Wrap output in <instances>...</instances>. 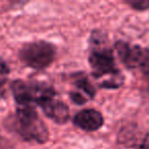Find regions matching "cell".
I'll return each instance as SVG.
<instances>
[{
	"instance_id": "10",
	"label": "cell",
	"mask_w": 149,
	"mask_h": 149,
	"mask_svg": "<svg viewBox=\"0 0 149 149\" xmlns=\"http://www.w3.org/2000/svg\"><path fill=\"white\" fill-rule=\"evenodd\" d=\"M126 3L135 10H147L149 9V0H127Z\"/></svg>"
},
{
	"instance_id": "12",
	"label": "cell",
	"mask_w": 149,
	"mask_h": 149,
	"mask_svg": "<svg viewBox=\"0 0 149 149\" xmlns=\"http://www.w3.org/2000/svg\"><path fill=\"white\" fill-rule=\"evenodd\" d=\"M139 70L142 72V74H144V76L149 78V49L145 50L144 57H143V60H142V62H141Z\"/></svg>"
},
{
	"instance_id": "2",
	"label": "cell",
	"mask_w": 149,
	"mask_h": 149,
	"mask_svg": "<svg viewBox=\"0 0 149 149\" xmlns=\"http://www.w3.org/2000/svg\"><path fill=\"white\" fill-rule=\"evenodd\" d=\"M10 90L17 106L39 105L48 98L56 96L55 90L42 82H26L15 80L10 84Z\"/></svg>"
},
{
	"instance_id": "1",
	"label": "cell",
	"mask_w": 149,
	"mask_h": 149,
	"mask_svg": "<svg viewBox=\"0 0 149 149\" xmlns=\"http://www.w3.org/2000/svg\"><path fill=\"white\" fill-rule=\"evenodd\" d=\"M15 132L27 142L44 144L49 140L48 128L34 106H17L11 120Z\"/></svg>"
},
{
	"instance_id": "4",
	"label": "cell",
	"mask_w": 149,
	"mask_h": 149,
	"mask_svg": "<svg viewBox=\"0 0 149 149\" xmlns=\"http://www.w3.org/2000/svg\"><path fill=\"white\" fill-rule=\"evenodd\" d=\"M89 63L92 68V74L97 79L110 78L120 74L116 68L112 50L109 48H94L89 55Z\"/></svg>"
},
{
	"instance_id": "5",
	"label": "cell",
	"mask_w": 149,
	"mask_h": 149,
	"mask_svg": "<svg viewBox=\"0 0 149 149\" xmlns=\"http://www.w3.org/2000/svg\"><path fill=\"white\" fill-rule=\"evenodd\" d=\"M120 61L128 68H139L143 60L146 48L130 45L124 41H118L114 45Z\"/></svg>"
},
{
	"instance_id": "7",
	"label": "cell",
	"mask_w": 149,
	"mask_h": 149,
	"mask_svg": "<svg viewBox=\"0 0 149 149\" xmlns=\"http://www.w3.org/2000/svg\"><path fill=\"white\" fill-rule=\"evenodd\" d=\"M47 118L58 125H64L70 118V109L63 101L54 96L39 104Z\"/></svg>"
},
{
	"instance_id": "9",
	"label": "cell",
	"mask_w": 149,
	"mask_h": 149,
	"mask_svg": "<svg viewBox=\"0 0 149 149\" xmlns=\"http://www.w3.org/2000/svg\"><path fill=\"white\" fill-rule=\"evenodd\" d=\"M10 72L8 64L4 59L0 57V97L5 94V86L8 81V74Z\"/></svg>"
},
{
	"instance_id": "3",
	"label": "cell",
	"mask_w": 149,
	"mask_h": 149,
	"mask_svg": "<svg viewBox=\"0 0 149 149\" xmlns=\"http://www.w3.org/2000/svg\"><path fill=\"white\" fill-rule=\"evenodd\" d=\"M21 61L28 68L41 70L47 68L54 61L56 48L47 41H33L24 44L19 51Z\"/></svg>"
},
{
	"instance_id": "13",
	"label": "cell",
	"mask_w": 149,
	"mask_h": 149,
	"mask_svg": "<svg viewBox=\"0 0 149 149\" xmlns=\"http://www.w3.org/2000/svg\"><path fill=\"white\" fill-rule=\"evenodd\" d=\"M135 149H149V134L143 136V138L138 143L137 147H135Z\"/></svg>"
},
{
	"instance_id": "8",
	"label": "cell",
	"mask_w": 149,
	"mask_h": 149,
	"mask_svg": "<svg viewBox=\"0 0 149 149\" xmlns=\"http://www.w3.org/2000/svg\"><path fill=\"white\" fill-rule=\"evenodd\" d=\"M72 84L77 87V91H82V94L87 98L92 99V98L95 97V88L84 74L80 72V74H72Z\"/></svg>"
},
{
	"instance_id": "11",
	"label": "cell",
	"mask_w": 149,
	"mask_h": 149,
	"mask_svg": "<svg viewBox=\"0 0 149 149\" xmlns=\"http://www.w3.org/2000/svg\"><path fill=\"white\" fill-rule=\"evenodd\" d=\"M70 97L72 102H74L76 104H79V105L85 104L86 102L88 101V98L86 97V96H84L83 94L79 91H70Z\"/></svg>"
},
{
	"instance_id": "6",
	"label": "cell",
	"mask_w": 149,
	"mask_h": 149,
	"mask_svg": "<svg viewBox=\"0 0 149 149\" xmlns=\"http://www.w3.org/2000/svg\"><path fill=\"white\" fill-rule=\"evenodd\" d=\"M76 127L86 132H94L103 126L104 118L100 111L92 108L82 109L76 113L72 118Z\"/></svg>"
}]
</instances>
